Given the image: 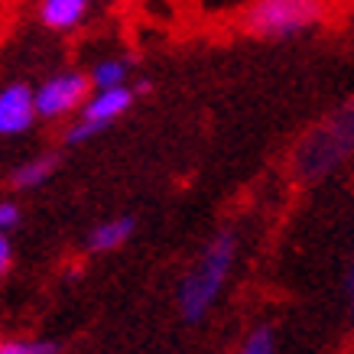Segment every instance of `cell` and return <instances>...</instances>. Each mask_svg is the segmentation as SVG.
Listing matches in <instances>:
<instances>
[{
  "mask_svg": "<svg viewBox=\"0 0 354 354\" xmlns=\"http://www.w3.org/2000/svg\"><path fill=\"white\" fill-rule=\"evenodd\" d=\"M234 254L237 244L231 231H221L205 247V254L189 270V277L183 279V290H179V309H183L185 322H202L208 309L218 302L227 277H231V267H234Z\"/></svg>",
  "mask_w": 354,
  "mask_h": 354,
  "instance_id": "6da1fadb",
  "label": "cell"
},
{
  "mask_svg": "<svg viewBox=\"0 0 354 354\" xmlns=\"http://www.w3.org/2000/svg\"><path fill=\"white\" fill-rule=\"evenodd\" d=\"M354 153V101L322 120L296 150V169L302 179H319L342 166Z\"/></svg>",
  "mask_w": 354,
  "mask_h": 354,
  "instance_id": "7a4b0ae2",
  "label": "cell"
},
{
  "mask_svg": "<svg viewBox=\"0 0 354 354\" xmlns=\"http://www.w3.org/2000/svg\"><path fill=\"white\" fill-rule=\"evenodd\" d=\"M325 0H254L241 23L257 39H292L325 23Z\"/></svg>",
  "mask_w": 354,
  "mask_h": 354,
  "instance_id": "3957f363",
  "label": "cell"
},
{
  "mask_svg": "<svg viewBox=\"0 0 354 354\" xmlns=\"http://www.w3.org/2000/svg\"><path fill=\"white\" fill-rule=\"evenodd\" d=\"M91 101V78L85 72H59L36 88V111L46 120H59Z\"/></svg>",
  "mask_w": 354,
  "mask_h": 354,
  "instance_id": "277c9868",
  "label": "cell"
},
{
  "mask_svg": "<svg viewBox=\"0 0 354 354\" xmlns=\"http://www.w3.org/2000/svg\"><path fill=\"white\" fill-rule=\"evenodd\" d=\"M36 91L23 82L0 88V137H20L36 124Z\"/></svg>",
  "mask_w": 354,
  "mask_h": 354,
  "instance_id": "5b68a950",
  "label": "cell"
},
{
  "mask_svg": "<svg viewBox=\"0 0 354 354\" xmlns=\"http://www.w3.org/2000/svg\"><path fill=\"white\" fill-rule=\"evenodd\" d=\"M133 97H137V91H133L130 85L127 88H114V91H95V97H91L85 108H82V118L108 130L111 124L120 118V114H127V111H130Z\"/></svg>",
  "mask_w": 354,
  "mask_h": 354,
  "instance_id": "8992f818",
  "label": "cell"
},
{
  "mask_svg": "<svg viewBox=\"0 0 354 354\" xmlns=\"http://www.w3.org/2000/svg\"><path fill=\"white\" fill-rule=\"evenodd\" d=\"M88 7H91V0H43L39 3V20L49 30L68 32L85 20Z\"/></svg>",
  "mask_w": 354,
  "mask_h": 354,
  "instance_id": "52a82bcc",
  "label": "cell"
},
{
  "mask_svg": "<svg viewBox=\"0 0 354 354\" xmlns=\"http://www.w3.org/2000/svg\"><path fill=\"white\" fill-rule=\"evenodd\" d=\"M55 166H59V160H55L53 153H46V156H32V160L20 162V166L10 172V185H13V189H20V192L39 189L43 183H49V179H53Z\"/></svg>",
  "mask_w": 354,
  "mask_h": 354,
  "instance_id": "ba28073f",
  "label": "cell"
},
{
  "mask_svg": "<svg viewBox=\"0 0 354 354\" xmlns=\"http://www.w3.org/2000/svg\"><path fill=\"white\" fill-rule=\"evenodd\" d=\"M133 218H111V221H101V225L95 227V231H91V234H88V247H91V250H101V254H104V250H118L120 244H127L130 241V234H133Z\"/></svg>",
  "mask_w": 354,
  "mask_h": 354,
  "instance_id": "9c48e42d",
  "label": "cell"
},
{
  "mask_svg": "<svg viewBox=\"0 0 354 354\" xmlns=\"http://www.w3.org/2000/svg\"><path fill=\"white\" fill-rule=\"evenodd\" d=\"M91 88L95 91H114V88H127V78H130V62L124 59H104V62H97L91 72Z\"/></svg>",
  "mask_w": 354,
  "mask_h": 354,
  "instance_id": "30bf717a",
  "label": "cell"
},
{
  "mask_svg": "<svg viewBox=\"0 0 354 354\" xmlns=\"http://www.w3.org/2000/svg\"><path fill=\"white\" fill-rule=\"evenodd\" d=\"M241 354H277V342H273V332H270L267 325L254 328V332L247 335V342H244V348H241Z\"/></svg>",
  "mask_w": 354,
  "mask_h": 354,
  "instance_id": "8fae6325",
  "label": "cell"
},
{
  "mask_svg": "<svg viewBox=\"0 0 354 354\" xmlns=\"http://www.w3.org/2000/svg\"><path fill=\"white\" fill-rule=\"evenodd\" d=\"M104 127H97V124H91V120H85V118H78L72 127L65 130V143L68 147H78V143H85V140H91V137H97Z\"/></svg>",
  "mask_w": 354,
  "mask_h": 354,
  "instance_id": "7c38bea8",
  "label": "cell"
},
{
  "mask_svg": "<svg viewBox=\"0 0 354 354\" xmlns=\"http://www.w3.org/2000/svg\"><path fill=\"white\" fill-rule=\"evenodd\" d=\"M20 218H23V212H20V205L17 202H10V198L0 202V231H3V234L20 225Z\"/></svg>",
  "mask_w": 354,
  "mask_h": 354,
  "instance_id": "4fadbf2b",
  "label": "cell"
},
{
  "mask_svg": "<svg viewBox=\"0 0 354 354\" xmlns=\"http://www.w3.org/2000/svg\"><path fill=\"white\" fill-rule=\"evenodd\" d=\"M10 263H13V244H10V237L0 231V277L10 270Z\"/></svg>",
  "mask_w": 354,
  "mask_h": 354,
  "instance_id": "5bb4252c",
  "label": "cell"
},
{
  "mask_svg": "<svg viewBox=\"0 0 354 354\" xmlns=\"http://www.w3.org/2000/svg\"><path fill=\"white\" fill-rule=\"evenodd\" d=\"M0 354H32L26 342H0Z\"/></svg>",
  "mask_w": 354,
  "mask_h": 354,
  "instance_id": "9a60e30c",
  "label": "cell"
},
{
  "mask_svg": "<svg viewBox=\"0 0 354 354\" xmlns=\"http://www.w3.org/2000/svg\"><path fill=\"white\" fill-rule=\"evenodd\" d=\"M30 351L32 354H62V348H59L55 342H32Z\"/></svg>",
  "mask_w": 354,
  "mask_h": 354,
  "instance_id": "2e32d148",
  "label": "cell"
}]
</instances>
